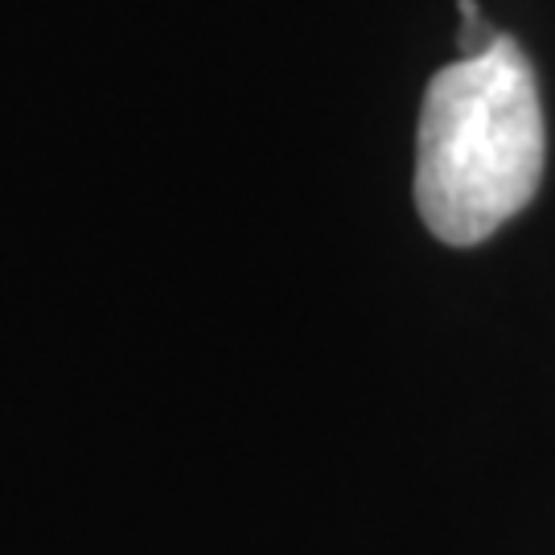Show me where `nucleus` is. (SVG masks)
Listing matches in <instances>:
<instances>
[{
    "mask_svg": "<svg viewBox=\"0 0 555 555\" xmlns=\"http://www.w3.org/2000/svg\"><path fill=\"white\" fill-rule=\"evenodd\" d=\"M547 128L531 62L511 34L433 75L420 107L416 210L449 247H477L531 206Z\"/></svg>",
    "mask_w": 555,
    "mask_h": 555,
    "instance_id": "nucleus-1",
    "label": "nucleus"
},
{
    "mask_svg": "<svg viewBox=\"0 0 555 555\" xmlns=\"http://www.w3.org/2000/svg\"><path fill=\"white\" fill-rule=\"evenodd\" d=\"M456 9H461V21H465V29H461V50H465V59H474V54H481V50H490L498 34L481 21L477 0H461Z\"/></svg>",
    "mask_w": 555,
    "mask_h": 555,
    "instance_id": "nucleus-2",
    "label": "nucleus"
}]
</instances>
